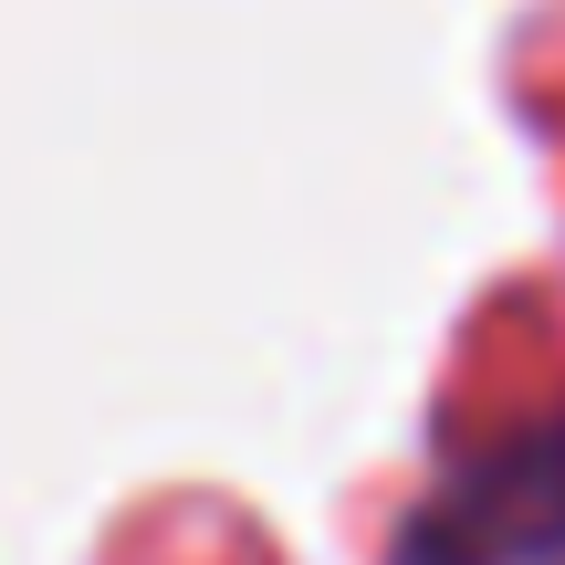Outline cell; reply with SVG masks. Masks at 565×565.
Returning <instances> with one entry per match:
<instances>
[{
    "mask_svg": "<svg viewBox=\"0 0 565 565\" xmlns=\"http://www.w3.org/2000/svg\"><path fill=\"white\" fill-rule=\"evenodd\" d=\"M545 555H565V419L513 429L503 450L450 471L398 545V565H545Z\"/></svg>",
    "mask_w": 565,
    "mask_h": 565,
    "instance_id": "cell-1",
    "label": "cell"
}]
</instances>
